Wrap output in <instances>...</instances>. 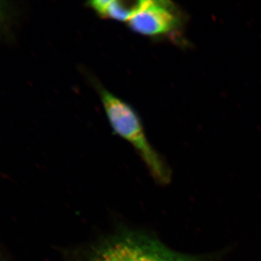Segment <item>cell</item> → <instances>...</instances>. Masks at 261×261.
Returning a JSON list of instances; mask_svg holds the SVG:
<instances>
[{"label":"cell","instance_id":"6da1fadb","mask_svg":"<svg viewBox=\"0 0 261 261\" xmlns=\"http://www.w3.org/2000/svg\"><path fill=\"white\" fill-rule=\"evenodd\" d=\"M95 87L108 121L115 133L135 147L158 179L167 181L169 176L168 169L149 143L137 113L129 104L99 84H96Z\"/></svg>","mask_w":261,"mask_h":261},{"label":"cell","instance_id":"7a4b0ae2","mask_svg":"<svg viewBox=\"0 0 261 261\" xmlns=\"http://www.w3.org/2000/svg\"><path fill=\"white\" fill-rule=\"evenodd\" d=\"M88 261H202L168 248L155 238L139 231H126L108 239Z\"/></svg>","mask_w":261,"mask_h":261},{"label":"cell","instance_id":"3957f363","mask_svg":"<svg viewBox=\"0 0 261 261\" xmlns=\"http://www.w3.org/2000/svg\"><path fill=\"white\" fill-rule=\"evenodd\" d=\"M127 23L130 30L140 35L160 38L179 27L181 15L171 2L141 0L137 13Z\"/></svg>","mask_w":261,"mask_h":261},{"label":"cell","instance_id":"277c9868","mask_svg":"<svg viewBox=\"0 0 261 261\" xmlns=\"http://www.w3.org/2000/svg\"><path fill=\"white\" fill-rule=\"evenodd\" d=\"M140 4V1L94 0L87 3V6L100 18L128 23L137 13Z\"/></svg>","mask_w":261,"mask_h":261},{"label":"cell","instance_id":"5b68a950","mask_svg":"<svg viewBox=\"0 0 261 261\" xmlns=\"http://www.w3.org/2000/svg\"><path fill=\"white\" fill-rule=\"evenodd\" d=\"M3 15H4V7L2 6L1 3H0V22L3 20Z\"/></svg>","mask_w":261,"mask_h":261},{"label":"cell","instance_id":"8992f818","mask_svg":"<svg viewBox=\"0 0 261 261\" xmlns=\"http://www.w3.org/2000/svg\"><path fill=\"white\" fill-rule=\"evenodd\" d=\"M0 261H1V260H0Z\"/></svg>","mask_w":261,"mask_h":261}]
</instances>
